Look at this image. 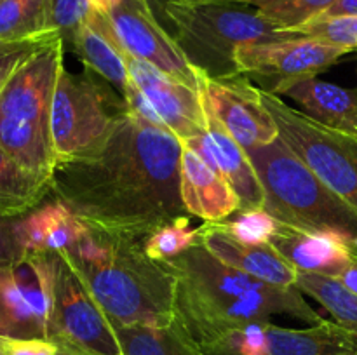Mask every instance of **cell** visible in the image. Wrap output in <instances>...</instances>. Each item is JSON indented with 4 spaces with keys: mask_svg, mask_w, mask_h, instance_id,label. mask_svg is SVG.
<instances>
[{
    "mask_svg": "<svg viewBox=\"0 0 357 355\" xmlns=\"http://www.w3.org/2000/svg\"><path fill=\"white\" fill-rule=\"evenodd\" d=\"M93 10L89 0H47V28L66 44Z\"/></svg>",
    "mask_w": 357,
    "mask_h": 355,
    "instance_id": "30",
    "label": "cell"
},
{
    "mask_svg": "<svg viewBox=\"0 0 357 355\" xmlns=\"http://www.w3.org/2000/svg\"><path fill=\"white\" fill-rule=\"evenodd\" d=\"M59 37L58 33H45L40 37L26 38V40H17V42H2L0 44V93L9 82L13 73L37 51L40 45L51 38Z\"/></svg>",
    "mask_w": 357,
    "mask_h": 355,
    "instance_id": "31",
    "label": "cell"
},
{
    "mask_svg": "<svg viewBox=\"0 0 357 355\" xmlns=\"http://www.w3.org/2000/svg\"><path fill=\"white\" fill-rule=\"evenodd\" d=\"M129 86L126 110L142 120L173 132L181 143L199 138L206 131V110L201 89L128 52Z\"/></svg>",
    "mask_w": 357,
    "mask_h": 355,
    "instance_id": "10",
    "label": "cell"
},
{
    "mask_svg": "<svg viewBox=\"0 0 357 355\" xmlns=\"http://www.w3.org/2000/svg\"><path fill=\"white\" fill-rule=\"evenodd\" d=\"M47 340L84 355H124L117 331L63 251L56 253V285Z\"/></svg>",
    "mask_w": 357,
    "mask_h": 355,
    "instance_id": "9",
    "label": "cell"
},
{
    "mask_svg": "<svg viewBox=\"0 0 357 355\" xmlns=\"http://www.w3.org/2000/svg\"><path fill=\"white\" fill-rule=\"evenodd\" d=\"M201 246L222 263L244 271L258 281L281 287H295L298 270L289 265L271 244L246 246L223 232L216 223H202Z\"/></svg>",
    "mask_w": 357,
    "mask_h": 355,
    "instance_id": "17",
    "label": "cell"
},
{
    "mask_svg": "<svg viewBox=\"0 0 357 355\" xmlns=\"http://www.w3.org/2000/svg\"><path fill=\"white\" fill-rule=\"evenodd\" d=\"M354 254H356V256H357V253H356V251H354Z\"/></svg>",
    "mask_w": 357,
    "mask_h": 355,
    "instance_id": "43",
    "label": "cell"
},
{
    "mask_svg": "<svg viewBox=\"0 0 357 355\" xmlns=\"http://www.w3.org/2000/svg\"><path fill=\"white\" fill-rule=\"evenodd\" d=\"M199 350L202 355H344L357 352V336L331 319L302 329L271 320L227 331Z\"/></svg>",
    "mask_w": 357,
    "mask_h": 355,
    "instance_id": "11",
    "label": "cell"
},
{
    "mask_svg": "<svg viewBox=\"0 0 357 355\" xmlns=\"http://www.w3.org/2000/svg\"><path fill=\"white\" fill-rule=\"evenodd\" d=\"M0 336L14 338L13 327H10V322H9V319H7L6 312H3L2 303H0Z\"/></svg>",
    "mask_w": 357,
    "mask_h": 355,
    "instance_id": "36",
    "label": "cell"
},
{
    "mask_svg": "<svg viewBox=\"0 0 357 355\" xmlns=\"http://www.w3.org/2000/svg\"><path fill=\"white\" fill-rule=\"evenodd\" d=\"M105 14L129 54L188 86L199 87L197 72L159 23L149 0H119Z\"/></svg>",
    "mask_w": 357,
    "mask_h": 355,
    "instance_id": "14",
    "label": "cell"
},
{
    "mask_svg": "<svg viewBox=\"0 0 357 355\" xmlns=\"http://www.w3.org/2000/svg\"><path fill=\"white\" fill-rule=\"evenodd\" d=\"M282 141L319 180L357 211V138L291 108L278 94L261 90Z\"/></svg>",
    "mask_w": 357,
    "mask_h": 355,
    "instance_id": "8",
    "label": "cell"
},
{
    "mask_svg": "<svg viewBox=\"0 0 357 355\" xmlns=\"http://www.w3.org/2000/svg\"><path fill=\"white\" fill-rule=\"evenodd\" d=\"M58 355H84V354H77V352H70V350H63V348H59Z\"/></svg>",
    "mask_w": 357,
    "mask_h": 355,
    "instance_id": "37",
    "label": "cell"
},
{
    "mask_svg": "<svg viewBox=\"0 0 357 355\" xmlns=\"http://www.w3.org/2000/svg\"><path fill=\"white\" fill-rule=\"evenodd\" d=\"M180 195L185 211L202 223L225 221L241 211V200L232 187L185 145L180 162Z\"/></svg>",
    "mask_w": 357,
    "mask_h": 355,
    "instance_id": "16",
    "label": "cell"
},
{
    "mask_svg": "<svg viewBox=\"0 0 357 355\" xmlns=\"http://www.w3.org/2000/svg\"><path fill=\"white\" fill-rule=\"evenodd\" d=\"M153 14L195 72L241 75L236 51L250 42L293 37L239 0H149Z\"/></svg>",
    "mask_w": 357,
    "mask_h": 355,
    "instance_id": "4",
    "label": "cell"
},
{
    "mask_svg": "<svg viewBox=\"0 0 357 355\" xmlns=\"http://www.w3.org/2000/svg\"><path fill=\"white\" fill-rule=\"evenodd\" d=\"M295 287L319 303L330 313L331 320L357 336V296L337 278L314 271H298Z\"/></svg>",
    "mask_w": 357,
    "mask_h": 355,
    "instance_id": "24",
    "label": "cell"
},
{
    "mask_svg": "<svg viewBox=\"0 0 357 355\" xmlns=\"http://www.w3.org/2000/svg\"><path fill=\"white\" fill-rule=\"evenodd\" d=\"M344 355H357V352H351V354H344Z\"/></svg>",
    "mask_w": 357,
    "mask_h": 355,
    "instance_id": "40",
    "label": "cell"
},
{
    "mask_svg": "<svg viewBox=\"0 0 357 355\" xmlns=\"http://www.w3.org/2000/svg\"><path fill=\"white\" fill-rule=\"evenodd\" d=\"M321 124L357 138V89H345L324 80L305 79L282 93Z\"/></svg>",
    "mask_w": 357,
    "mask_h": 355,
    "instance_id": "21",
    "label": "cell"
},
{
    "mask_svg": "<svg viewBox=\"0 0 357 355\" xmlns=\"http://www.w3.org/2000/svg\"><path fill=\"white\" fill-rule=\"evenodd\" d=\"M86 70L114 87L124 100L129 86L128 51L119 40L107 14L93 10L70 40Z\"/></svg>",
    "mask_w": 357,
    "mask_h": 355,
    "instance_id": "19",
    "label": "cell"
},
{
    "mask_svg": "<svg viewBox=\"0 0 357 355\" xmlns=\"http://www.w3.org/2000/svg\"><path fill=\"white\" fill-rule=\"evenodd\" d=\"M63 253L115 327L174 322V277L142 240L89 230Z\"/></svg>",
    "mask_w": 357,
    "mask_h": 355,
    "instance_id": "3",
    "label": "cell"
},
{
    "mask_svg": "<svg viewBox=\"0 0 357 355\" xmlns=\"http://www.w3.org/2000/svg\"><path fill=\"white\" fill-rule=\"evenodd\" d=\"M281 30H295L326 13L337 0H239Z\"/></svg>",
    "mask_w": 357,
    "mask_h": 355,
    "instance_id": "26",
    "label": "cell"
},
{
    "mask_svg": "<svg viewBox=\"0 0 357 355\" xmlns=\"http://www.w3.org/2000/svg\"><path fill=\"white\" fill-rule=\"evenodd\" d=\"M289 35L316 38V40L340 45L352 51V49H357V16H319L291 30Z\"/></svg>",
    "mask_w": 357,
    "mask_h": 355,
    "instance_id": "29",
    "label": "cell"
},
{
    "mask_svg": "<svg viewBox=\"0 0 357 355\" xmlns=\"http://www.w3.org/2000/svg\"><path fill=\"white\" fill-rule=\"evenodd\" d=\"M89 232L65 202H42L17 216V235L26 253H59L79 242Z\"/></svg>",
    "mask_w": 357,
    "mask_h": 355,
    "instance_id": "20",
    "label": "cell"
},
{
    "mask_svg": "<svg viewBox=\"0 0 357 355\" xmlns=\"http://www.w3.org/2000/svg\"><path fill=\"white\" fill-rule=\"evenodd\" d=\"M49 191L51 181L24 169L0 146V200L9 216H21L35 209Z\"/></svg>",
    "mask_w": 357,
    "mask_h": 355,
    "instance_id": "23",
    "label": "cell"
},
{
    "mask_svg": "<svg viewBox=\"0 0 357 355\" xmlns=\"http://www.w3.org/2000/svg\"><path fill=\"white\" fill-rule=\"evenodd\" d=\"M204 110L206 131L199 138L181 145L194 150L216 174H220L232 187L241 200V211L264 207V190L248 152L223 129L206 103Z\"/></svg>",
    "mask_w": 357,
    "mask_h": 355,
    "instance_id": "15",
    "label": "cell"
},
{
    "mask_svg": "<svg viewBox=\"0 0 357 355\" xmlns=\"http://www.w3.org/2000/svg\"><path fill=\"white\" fill-rule=\"evenodd\" d=\"M3 2H6V0H0V6H2V3H3Z\"/></svg>",
    "mask_w": 357,
    "mask_h": 355,
    "instance_id": "42",
    "label": "cell"
},
{
    "mask_svg": "<svg viewBox=\"0 0 357 355\" xmlns=\"http://www.w3.org/2000/svg\"><path fill=\"white\" fill-rule=\"evenodd\" d=\"M160 263L174 277V319L197 347L246 324L271 322L272 317L309 326L326 320L296 287L258 281L222 263L201 244Z\"/></svg>",
    "mask_w": 357,
    "mask_h": 355,
    "instance_id": "2",
    "label": "cell"
},
{
    "mask_svg": "<svg viewBox=\"0 0 357 355\" xmlns=\"http://www.w3.org/2000/svg\"><path fill=\"white\" fill-rule=\"evenodd\" d=\"M115 331L124 355H202L176 319L169 326H121Z\"/></svg>",
    "mask_w": 357,
    "mask_h": 355,
    "instance_id": "22",
    "label": "cell"
},
{
    "mask_svg": "<svg viewBox=\"0 0 357 355\" xmlns=\"http://www.w3.org/2000/svg\"><path fill=\"white\" fill-rule=\"evenodd\" d=\"M201 244V226H190L188 216L166 223L143 242L146 256L153 261H167Z\"/></svg>",
    "mask_w": 357,
    "mask_h": 355,
    "instance_id": "27",
    "label": "cell"
},
{
    "mask_svg": "<svg viewBox=\"0 0 357 355\" xmlns=\"http://www.w3.org/2000/svg\"><path fill=\"white\" fill-rule=\"evenodd\" d=\"M197 80L206 106L244 150L268 145L279 138L278 124L257 84L243 75L211 79L199 72Z\"/></svg>",
    "mask_w": 357,
    "mask_h": 355,
    "instance_id": "13",
    "label": "cell"
},
{
    "mask_svg": "<svg viewBox=\"0 0 357 355\" xmlns=\"http://www.w3.org/2000/svg\"><path fill=\"white\" fill-rule=\"evenodd\" d=\"M0 348L6 355H58L59 347L44 338L0 336Z\"/></svg>",
    "mask_w": 357,
    "mask_h": 355,
    "instance_id": "33",
    "label": "cell"
},
{
    "mask_svg": "<svg viewBox=\"0 0 357 355\" xmlns=\"http://www.w3.org/2000/svg\"><path fill=\"white\" fill-rule=\"evenodd\" d=\"M54 33L47 28V0H6L0 6V44Z\"/></svg>",
    "mask_w": 357,
    "mask_h": 355,
    "instance_id": "25",
    "label": "cell"
},
{
    "mask_svg": "<svg viewBox=\"0 0 357 355\" xmlns=\"http://www.w3.org/2000/svg\"><path fill=\"white\" fill-rule=\"evenodd\" d=\"M181 152L173 132L124 110L94 152L54 167L51 194L89 230L145 242L187 212L180 195Z\"/></svg>",
    "mask_w": 357,
    "mask_h": 355,
    "instance_id": "1",
    "label": "cell"
},
{
    "mask_svg": "<svg viewBox=\"0 0 357 355\" xmlns=\"http://www.w3.org/2000/svg\"><path fill=\"white\" fill-rule=\"evenodd\" d=\"M264 190V209L281 226L302 232L357 235V211L286 145L279 136L268 145L246 150Z\"/></svg>",
    "mask_w": 357,
    "mask_h": 355,
    "instance_id": "6",
    "label": "cell"
},
{
    "mask_svg": "<svg viewBox=\"0 0 357 355\" xmlns=\"http://www.w3.org/2000/svg\"><path fill=\"white\" fill-rule=\"evenodd\" d=\"M216 225L246 246H267L281 228V223L264 207L239 211L234 218L230 216L229 219Z\"/></svg>",
    "mask_w": 357,
    "mask_h": 355,
    "instance_id": "28",
    "label": "cell"
},
{
    "mask_svg": "<svg viewBox=\"0 0 357 355\" xmlns=\"http://www.w3.org/2000/svg\"><path fill=\"white\" fill-rule=\"evenodd\" d=\"M335 278H337L345 289H349L352 294L357 296V256L356 254H354V261H352L345 270H342Z\"/></svg>",
    "mask_w": 357,
    "mask_h": 355,
    "instance_id": "34",
    "label": "cell"
},
{
    "mask_svg": "<svg viewBox=\"0 0 357 355\" xmlns=\"http://www.w3.org/2000/svg\"><path fill=\"white\" fill-rule=\"evenodd\" d=\"M352 247H354V251L357 253V235L352 239Z\"/></svg>",
    "mask_w": 357,
    "mask_h": 355,
    "instance_id": "39",
    "label": "cell"
},
{
    "mask_svg": "<svg viewBox=\"0 0 357 355\" xmlns=\"http://www.w3.org/2000/svg\"><path fill=\"white\" fill-rule=\"evenodd\" d=\"M26 254L17 235V216L0 212V268L16 265Z\"/></svg>",
    "mask_w": 357,
    "mask_h": 355,
    "instance_id": "32",
    "label": "cell"
},
{
    "mask_svg": "<svg viewBox=\"0 0 357 355\" xmlns=\"http://www.w3.org/2000/svg\"><path fill=\"white\" fill-rule=\"evenodd\" d=\"M65 66V40L54 37L37 49L0 93V146L30 173L51 181L54 150L51 104Z\"/></svg>",
    "mask_w": 357,
    "mask_h": 355,
    "instance_id": "5",
    "label": "cell"
},
{
    "mask_svg": "<svg viewBox=\"0 0 357 355\" xmlns=\"http://www.w3.org/2000/svg\"><path fill=\"white\" fill-rule=\"evenodd\" d=\"M0 355H6V354H3V350H2V348H0Z\"/></svg>",
    "mask_w": 357,
    "mask_h": 355,
    "instance_id": "41",
    "label": "cell"
},
{
    "mask_svg": "<svg viewBox=\"0 0 357 355\" xmlns=\"http://www.w3.org/2000/svg\"><path fill=\"white\" fill-rule=\"evenodd\" d=\"M324 17L333 16H357V0H337L324 14Z\"/></svg>",
    "mask_w": 357,
    "mask_h": 355,
    "instance_id": "35",
    "label": "cell"
},
{
    "mask_svg": "<svg viewBox=\"0 0 357 355\" xmlns=\"http://www.w3.org/2000/svg\"><path fill=\"white\" fill-rule=\"evenodd\" d=\"M271 246L298 271L337 277L354 261L352 239L340 232H302L281 226Z\"/></svg>",
    "mask_w": 357,
    "mask_h": 355,
    "instance_id": "18",
    "label": "cell"
},
{
    "mask_svg": "<svg viewBox=\"0 0 357 355\" xmlns=\"http://www.w3.org/2000/svg\"><path fill=\"white\" fill-rule=\"evenodd\" d=\"M0 212H3V214H7V216H9V212H7L6 205H3V202H2V200H0Z\"/></svg>",
    "mask_w": 357,
    "mask_h": 355,
    "instance_id": "38",
    "label": "cell"
},
{
    "mask_svg": "<svg viewBox=\"0 0 357 355\" xmlns=\"http://www.w3.org/2000/svg\"><path fill=\"white\" fill-rule=\"evenodd\" d=\"M86 70L72 73L63 66L51 104V141L56 166L89 155L107 139L126 103L117 90Z\"/></svg>",
    "mask_w": 357,
    "mask_h": 355,
    "instance_id": "7",
    "label": "cell"
},
{
    "mask_svg": "<svg viewBox=\"0 0 357 355\" xmlns=\"http://www.w3.org/2000/svg\"><path fill=\"white\" fill-rule=\"evenodd\" d=\"M351 49L307 37L250 42L237 47V70L261 90L281 96L293 84L314 79L337 65Z\"/></svg>",
    "mask_w": 357,
    "mask_h": 355,
    "instance_id": "12",
    "label": "cell"
}]
</instances>
